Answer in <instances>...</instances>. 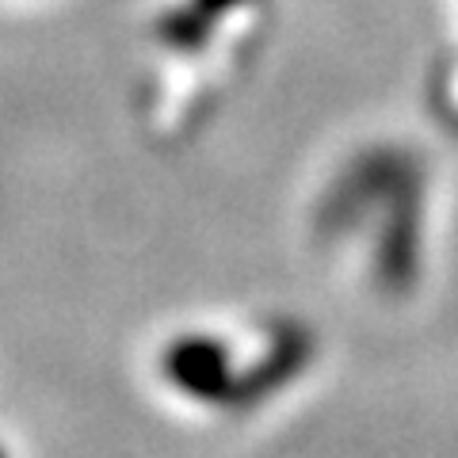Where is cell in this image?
<instances>
[{
	"label": "cell",
	"mask_w": 458,
	"mask_h": 458,
	"mask_svg": "<svg viewBox=\"0 0 458 458\" xmlns=\"http://www.w3.org/2000/svg\"><path fill=\"white\" fill-rule=\"evenodd\" d=\"M0 458H4V454H0Z\"/></svg>",
	"instance_id": "obj_2"
},
{
	"label": "cell",
	"mask_w": 458,
	"mask_h": 458,
	"mask_svg": "<svg viewBox=\"0 0 458 458\" xmlns=\"http://www.w3.org/2000/svg\"><path fill=\"white\" fill-rule=\"evenodd\" d=\"M168 378L180 386L183 394H195L210 401L214 394L225 386V355L218 344H207V340H180L176 348L168 352Z\"/></svg>",
	"instance_id": "obj_1"
}]
</instances>
